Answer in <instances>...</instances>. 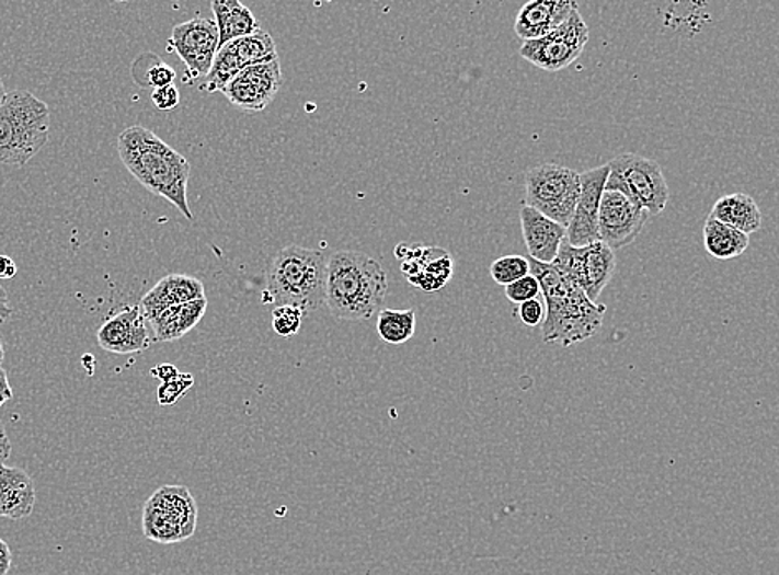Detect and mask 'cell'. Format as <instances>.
Masks as SVG:
<instances>
[{
	"label": "cell",
	"mask_w": 779,
	"mask_h": 575,
	"mask_svg": "<svg viewBox=\"0 0 779 575\" xmlns=\"http://www.w3.org/2000/svg\"><path fill=\"white\" fill-rule=\"evenodd\" d=\"M205 299V286L196 277L171 274L163 277L141 300L140 307L148 321H154L158 315L171 307L193 300Z\"/></svg>",
	"instance_id": "cell-20"
},
{
	"label": "cell",
	"mask_w": 779,
	"mask_h": 575,
	"mask_svg": "<svg viewBox=\"0 0 779 575\" xmlns=\"http://www.w3.org/2000/svg\"><path fill=\"white\" fill-rule=\"evenodd\" d=\"M416 313L413 309H383L378 312L377 332L390 345H403L415 335Z\"/></svg>",
	"instance_id": "cell-26"
},
{
	"label": "cell",
	"mask_w": 779,
	"mask_h": 575,
	"mask_svg": "<svg viewBox=\"0 0 779 575\" xmlns=\"http://www.w3.org/2000/svg\"><path fill=\"white\" fill-rule=\"evenodd\" d=\"M517 315L522 319L523 324L528 325V327H538L542 325L546 319V303L541 299L528 300V302L522 303L519 310H517Z\"/></svg>",
	"instance_id": "cell-31"
},
{
	"label": "cell",
	"mask_w": 779,
	"mask_h": 575,
	"mask_svg": "<svg viewBox=\"0 0 779 575\" xmlns=\"http://www.w3.org/2000/svg\"><path fill=\"white\" fill-rule=\"evenodd\" d=\"M18 266L8 255H0V279H14Z\"/></svg>",
	"instance_id": "cell-38"
},
{
	"label": "cell",
	"mask_w": 779,
	"mask_h": 575,
	"mask_svg": "<svg viewBox=\"0 0 779 575\" xmlns=\"http://www.w3.org/2000/svg\"><path fill=\"white\" fill-rule=\"evenodd\" d=\"M710 216L717 221L723 222V225L738 229L746 235L759 231L763 225L759 206L756 205L752 196L743 195V193H733V195L722 196V198L717 199L715 205L711 208Z\"/></svg>",
	"instance_id": "cell-23"
},
{
	"label": "cell",
	"mask_w": 779,
	"mask_h": 575,
	"mask_svg": "<svg viewBox=\"0 0 779 575\" xmlns=\"http://www.w3.org/2000/svg\"><path fill=\"white\" fill-rule=\"evenodd\" d=\"M151 100H153L157 108L163 110V112H171V110L180 105V90L174 83L173 85L161 87V89L153 90Z\"/></svg>",
	"instance_id": "cell-33"
},
{
	"label": "cell",
	"mask_w": 779,
	"mask_h": 575,
	"mask_svg": "<svg viewBox=\"0 0 779 575\" xmlns=\"http://www.w3.org/2000/svg\"><path fill=\"white\" fill-rule=\"evenodd\" d=\"M193 375L180 373L174 380L163 383V386L158 389V402L161 405H173L176 403L187 390L193 387Z\"/></svg>",
	"instance_id": "cell-30"
},
{
	"label": "cell",
	"mask_w": 779,
	"mask_h": 575,
	"mask_svg": "<svg viewBox=\"0 0 779 575\" xmlns=\"http://www.w3.org/2000/svg\"><path fill=\"white\" fill-rule=\"evenodd\" d=\"M303 310L296 306H277L273 310V329L280 337H293L302 327Z\"/></svg>",
	"instance_id": "cell-28"
},
{
	"label": "cell",
	"mask_w": 779,
	"mask_h": 575,
	"mask_svg": "<svg viewBox=\"0 0 779 575\" xmlns=\"http://www.w3.org/2000/svg\"><path fill=\"white\" fill-rule=\"evenodd\" d=\"M50 135V110L47 103L27 90H14L0 105V163L24 166Z\"/></svg>",
	"instance_id": "cell-5"
},
{
	"label": "cell",
	"mask_w": 779,
	"mask_h": 575,
	"mask_svg": "<svg viewBox=\"0 0 779 575\" xmlns=\"http://www.w3.org/2000/svg\"><path fill=\"white\" fill-rule=\"evenodd\" d=\"M168 50L174 51L184 64V82L191 83L208 76L219 50V32L211 19L198 18L173 28Z\"/></svg>",
	"instance_id": "cell-11"
},
{
	"label": "cell",
	"mask_w": 779,
	"mask_h": 575,
	"mask_svg": "<svg viewBox=\"0 0 779 575\" xmlns=\"http://www.w3.org/2000/svg\"><path fill=\"white\" fill-rule=\"evenodd\" d=\"M216 25L219 32V48L236 38L248 37L261 31L257 19L238 0H213Z\"/></svg>",
	"instance_id": "cell-24"
},
{
	"label": "cell",
	"mask_w": 779,
	"mask_h": 575,
	"mask_svg": "<svg viewBox=\"0 0 779 575\" xmlns=\"http://www.w3.org/2000/svg\"><path fill=\"white\" fill-rule=\"evenodd\" d=\"M12 396H14V392H12L11 383H9L8 373H5L4 368L0 367V406L8 403Z\"/></svg>",
	"instance_id": "cell-35"
},
{
	"label": "cell",
	"mask_w": 779,
	"mask_h": 575,
	"mask_svg": "<svg viewBox=\"0 0 779 575\" xmlns=\"http://www.w3.org/2000/svg\"><path fill=\"white\" fill-rule=\"evenodd\" d=\"M198 506L186 486H163L147 501L144 534L160 544L186 541L196 531Z\"/></svg>",
	"instance_id": "cell-8"
},
{
	"label": "cell",
	"mask_w": 779,
	"mask_h": 575,
	"mask_svg": "<svg viewBox=\"0 0 779 575\" xmlns=\"http://www.w3.org/2000/svg\"><path fill=\"white\" fill-rule=\"evenodd\" d=\"M519 218L529 257L542 264L554 263L562 242L568 238V228L546 218L529 206H523Z\"/></svg>",
	"instance_id": "cell-19"
},
{
	"label": "cell",
	"mask_w": 779,
	"mask_h": 575,
	"mask_svg": "<svg viewBox=\"0 0 779 575\" xmlns=\"http://www.w3.org/2000/svg\"><path fill=\"white\" fill-rule=\"evenodd\" d=\"M609 173V163L581 173V195L565 238L574 248H584L600 241L599 209Z\"/></svg>",
	"instance_id": "cell-15"
},
{
	"label": "cell",
	"mask_w": 779,
	"mask_h": 575,
	"mask_svg": "<svg viewBox=\"0 0 779 575\" xmlns=\"http://www.w3.org/2000/svg\"><path fill=\"white\" fill-rule=\"evenodd\" d=\"M528 263L545 297L542 341L571 347L594 337L603 327L607 307L593 302L574 280L562 276L552 264L538 263L531 257Z\"/></svg>",
	"instance_id": "cell-2"
},
{
	"label": "cell",
	"mask_w": 779,
	"mask_h": 575,
	"mask_svg": "<svg viewBox=\"0 0 779 575\" xmlns=\"http://www.w3.org/2000/svg\"><path fill=\"white\" fill-rule=\"evenodd\" d=\"M5 95H8V92H5L4 82L0 80V105L4 102Z\"/></svg>",
	"instance_id": "cell-40"
},
{
	"label": "cell",
	"mask_w": 779,
	"mask_h": 575,
	"mask_svg": "<svg viewBox=\"0 0 779 575\" xmlns=\"http://www.w3.org/2000/svg\"><path fill=\"white\" fill-rule=\"evenodd\" d=\"M649 219V212L619 191H604L599 209V238L612 251L635 241Z\"/></svg>",
	"instance_id": "cell-14"
},
{
	"label": "cell",
	"mask_w": 779,
	"mask_h": 575,
	"mask_svg": "<svg viewBox=\"0 0 779 575\" xmlns=\"http://www.w3.org/2000/svg\"><path fill=\"white\" fill-rule=\"evenodd\" d=\"M206 309H208V300L205 297V299L193 300V302L181 303V306L164 310L161 315L150 322L154 331V341L173 342L184 337L187 332L193 331L202 322Z\"/></svg>",
	"instance_id": "cell-22"
},
{
	"label": "cell",
	"mask_w": 779,
	"mask_h": 575,
	"mask_svg": "<svg viewBox=\"0 0 779 575\" xmlns=\"http://www.w3.org/2000/svg\"><path fill=\"white\" fill-rule=\"evenodd\" d=\"M606 191H619L639 203L649 215H661L667 208L671 189L657 161L635 153H623L609 163Z\"/></svg>",
	"instance_id": "cell-7"
},
{
	"label": "cell",
	"mask_w": 779,
	"mask_h": 575,
	"mask_svg": "<svg viewBox=\"0 0 779 575\" xmlns=\"http://www.w3.org/2000/svg\"><path fill=\"white\" fill-rule=\"evenodd\" d=\"M589 42V27L575 9L568 21L538 41L523 42L519 54L538 69L559 72L572 66Z\"/></svg>",
	"instance_id": "cell-10"
},
{
	"label": "cell",
	"mask_w": 779,
	"mask_h": 575,
	"mask_svg": "<svg viewBox=\"0 0 779 575\" xmlns=\"http://www.w3.org/2000/svg\"><path fill=\"white\" fill-rule=\"evenodd\" d=\"M147 317L140 306L125 307L122 312L110 317L96 334L100 347L112 354H138L150 347Z\"/></svg>",
	"instance_id": "cell-17"
},
{
	"label": "cell",
	"mask_w": 779,
	"mask_h": 575,
	"mask_svg": "<svg viewBox=\"0 0 779 575\" xmlns=\"http://www.w3.org/2000/svg\"><path fill=\"white\" fill-rule=\"evenodd\" d=\"M581 195V173L546 163L526 173L525 206L568 228Z\"/></svg>",
	"instance_id": "cell-6"
},
{
	"label": "cell",
	"mask_w": 779,
	"mask_h": 575,
	"mask_svg": "<svg viewBox=\"0 0 779 575\" xmlns=\"http://www.w3.org/2000/svg\"><path fill=\"white\" fill-rule=\"evenodd\" d=\"M490 271L494 283L504 287L531 274L528 257H523V255H504L491 264Z\"/></svg>",
	"instance_id": "cell-27"
},
{
	"label": "cell",
	"mask_w": 779,
	"mask_h": 575,
	"mask_svg": "<svg viewBox=\"0 0 779 575\" xmlns=\"http://www.w3.org/2000/svg\"><path fill=\"white\" fill-rule=\"evenodd\" d=\"M552 266L562 276L574 280L586 296L596 302L616 273V252L603 241L584 248H574L569 244L568 239H564Z\"/></svg>",
	"instance_id": "cell-9"
},
{
	"label": "cell",
	"mask_w": 779,
	"mask_h": 575,
	"mask_svg": "<svg viewBox=\"0 0 779 575\" xmlns=\"http://www.w3.org/2000/svg\"><path fill=\"white\" fill-rule=\"evenodd\" d=\"M578 9L572 0H531L517 12L514 32L523 42L546 37Z\"/></svg>",
	"instance_id": "cell-18"
},
{
	"label": "cell",
	"mask_w": 779,
	"mask_h": 575,
	"mask_svg": "<svg viewBox=\"0 0 779 575\" xmlns=\"http://www.w3.org/2000/svg\"><path fill=\"white\" fill-rule=\"evenodd\" d=\"M174 79H176V72H174L168 64H163V61L150 67L147 72V85L153 87V90L161 89V87L173 85Z\"/></svg>",
	"instance_id": "cell-32"
},
{
	"label": "cell",
	"mask_w": 779,
	"mask_h": 575,
	"mask_svg": "<svg viewBox=\"0 0 779 575\" xmlns=\"http://www.w3.org/2000/svg\"><path fill=\"white\" fill-rule=\"evenodd\" d=\"M504 294H506L511 302L522 306V303L528 302V300L539 299V296H541V286H539L538 279H536L532 274H529V276L523 277V279L504 287Z\"/></svg>",
	"instance_id": "cell-29"
},
{
	"label": "cell",
	"mask_w": 779,
	"mask_h": 575,
	"mask_svg": "<svg viewBox=\"0 0 779 575\" xmlns=\"http://www.w3.org/2000/svg\"><path fill=\"white\" fill-rule=\"evenodd\" d=\"M11 315L12 309L9 306L8 292H5L4 287L0 286V325L4 324Z\"/></svg>",
	"instance_id": "cell-39"
},
{
	"label": "cell",
	"mask_w": 779,
	"mask_h": 575,
	"mask_svg": "<svg viewBox=\"0 0 779 575\" xmlns=\"http://www.w3.org/2000/svg\"><path fill=\"white\" fill-rule=\"evenodd\" d=\"M151 375L160 378L163 383H168V381L174 380V378L180 375V371H177V368L174 367V365L164 364L160 365V367H154L153 370H151Z\"/></svg>",
	"instance_id": "cell-34"
},
{
	"label": "cell",
	"mask_w": 779,
	"mask_h": 575,
	"mask_svg": "<svg viewBox=\"0 0 779 575\" xmlns=\"http://www.w3.org/2000/svg\"><path fill=\"white\" fill-rule=\"evenodd\" d=\"M283 87L279 57L270 58L239 72L222 90L231 105L242 112H263Z\"/></svg>",
	"instance_id": "cell-13"
},
{
	"label": "cell",
	"mask_w": 779,
	"mask_h": 575,
	"mask_svg": "<svg viewBox=\"0 0 779 575\" xmlns=\"http://www.w3.org/2000/svg\"><path fill=\"white\" fill-rule=\"evenodd\" d=\"M12 445L11 439H9L8 433H5L4 425L0 422V464H4L5 461L11 457Z\"/></svg>",
	"instance_id": "cell-37"
},
{
	"label": "cell",
	"mask_w": 779,
	"mask_h": 575,
	"mask_svg": "<svg viewBox=\"0 0 779 575\" xmlns=\"http://www.w3.org/2000/svg\"><path fill=\"white\" fill-rule=\"evenodd\" d=\"M388 277L370 255L339 251L329 257L325 306L339 321H368L383 306Z\"/></svg>",
	"instance_id": "cell-3"
},
{
	"label": "cell",
	"mask_w": 779,
	"mask_h": 575,
	"mask_svg": "<svg viewBox=\"0 0 779 575\" xmlns=\"http://www.w3.org/2000/svg\"><path fill=\"white\" fill-rule=\"evenodd\" d=\"M118 153L126 170L147 189L176 206L181 215L193 221L187 205L191 166L183 154L145 126H129L119 135Z\"/></svg>",
	"instance_id": "cell-1"
},
{
	"label": "cell",
	"mask_w": 779,
	"mask_h": 575,
	"mask_svg": "<svg viewBox=\"0 0 779 575\" xmlns=\"http://www.w3.org/2000/svg\"><path fill=\"white\" fill-rule=\"evenodd\" d=\"M274 57H277L276 42L263 28L248 37L236 38L219 48L202 89L208 93L222 92L239 72Z\"/></svg>",
	"instance_id": "cell-12"
},
{
	"label": "cell",
	"mask_w": 779,
	"mask_h": 575,
	"mask_svg": "<svg viewBox=\"0 0 779 575\" xmlns=\"http://www.w3.org/2000/svg\"><path fill=\"white\" fill-rule=\"evenodd\" d=\"M12 564V552L9 549L8 542L0 539V575H8Z\"/></svg>",
	"instance_id": "cell-36"
},
{
	"label": "cell",
	"mask_w": 779,
	"mask_h": 575,
	"mask_svg": "<svg viewBox=\"0 0 779 575\" xmlns=\"http://www.w3.org/2000/svg\"><path fill=\"white\" fill-rule=\"evenodd\" d=\"M4 345H2V341H0V365H2V361H4Z\"/></svg>",
	"instance_id": "cell-41"
},
{
	"label": "cell",
	"mask_w": 779,
	"mask_h": 575,
	"mask_svg": "<svg viewBox=\"0 0 779 575\" xmlns=\"http://www.w3.org/2000/svg\"><path fill=\"white\" fill-rule=\"evenodd\" d=\"M35 487L21 468L0 464V518L24 519L34 513Z\"/></svg>",
	"instance_id": "cell-21"
},
{
	"label": "cell",
	"mask_w": 779,
	"mask_h": 575,
	"mask_svg": "<svg viewBox=\"0 0 779 575\" xmlns=\"http://www.w3.org/2000/svg\"><path fill=\"white\" fill-rule=\"evenodd\" d=\"M328 263L322 251L289 245L279 251L267 271L264 300L313 312L325 303Z\"/></svg>",
	"instance_id": "cell-4"
},
{
	"label": "cell",
	"mask_w": 779,
	"mask_h": 575,
	"mask_svg": "<svg viewBox=\"0 0 779 575\" xmlns=\"http://www.w3.org/2000/svg\"><path fill=\"white\" fill-rule=\"evenodd\" d=\"M703 242L711 257L729 261L740 257L748 249L749 235L708 216L704 221Z\"/></svg>",
	"instance_id": "cell-25"
},
{
	"label": "cell",
	"mask_w": 779,
	"mask_h": 575,
	"mask_svg": "<svg viewBox=\"0 0 779 575\" xmlns=\"http://www.w3.org/2000/svg\"><path fill=\"white\" fill-rule=\"evenodd\" d=\"M397 251H403V254H397L402 261V273L406 274L413 286L425 292H436L451 277V257L443 249L400 244Z\"/></svg>",
	"instance_id": "cell-16"
}]
</instances>
